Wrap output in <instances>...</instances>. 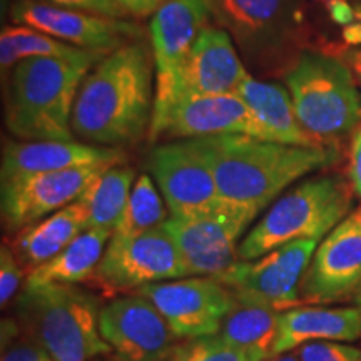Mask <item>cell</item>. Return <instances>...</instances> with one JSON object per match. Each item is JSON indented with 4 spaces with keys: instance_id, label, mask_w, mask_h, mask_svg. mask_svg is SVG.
I'll return each instance as SVG.
<instances>
[{
    "instance_id": "cell-1",
    "label": "cell",
    "mask_w": 361,
    "mask_h": 361,
    "mask_svg": "<svg viewBox=\"0 0 361 361\" xmlns=\"http://www.w3.org/2000/svg\"><path fill=\"white\" fill-rule=\"evenodd\" d=\"M154 56L142 39L116 49L80 84L72 133L94 146H130L149 134L156 102Z\"/></svg>"
},
{
    "instance_id": "cell-2",
    "label": "cell",
    "mask_w": 361,
    "mask_h": 361,
    "mask_svg": "<svg viewBox=\"0 0 361 361\" xmlns=\"http://www.w3.org/2000/svg\"><path fill=\"white\" fill-rule=\"evenodd\" d=\"M213 169L221 200L264 209L306 174L340 159L336 147H305L245 134L194 139Z\"/></svg>"
},
{
    "instance_id": "cell-3",
    "label": "cell",
    "mask_w": 361,
    "mask_h": 361,
    "mask_svg": "<svg viewBox=\"0 0 361 361\" xmlns=\"http://www.w3.org/2000/svg\"><path fill=\"white\" fill-rule=\"evenodd\" d=\"M106 52L75 57H29L12 69L6 128L19 141H74L72 111L79 87Z\"/></svg>"
},
{
    "instance_id": "cell-4",
    "label": "cell",
    "mask_w": 361,
    "mask_h": 361,
    "mask_svg": "<svg viewBox=\"0 0 361 361\" xmlns=\"http://www.w3.org/2000/svg\"><path fill=\"white\" fill-rule=\"evenodd\" d=\"M211 19L255 78H284L306 51L305 0H211Z\"/></svg>"
},
{
    "instance_id": "cell-5",
    "label": "cell",
    "mask_w": 361,
    "mask_h": 361,
    "mask_svg": "<svg viewBox=\"0 0 361 361\" xmlns=\"http://www.w3.org/2000/svg\"><path fill=\"white\" fill-rule=\"evenodd\" d=\"M17 324L57 361H90L112 353L99 328V300L74 284L24 286Z\"/></svg>"
},
{
    "instance_id": "cell-6",
    "label": "cell",
    "mask_w": 361,
    "mask_h": 361,
    "mask_svg": "<svg viewBox=\"0 0 361 361\" xmlns=\"http://www.w3.org/2000/svg\"><path fill=\"white\" fill-rule=\"evenodd\" d=\"M353 186L340 174L306 179L273 202L268 213L243 238L238 259H256L298 239H322L353 207Z\"/></svg>"
},
{
    "instance_id": "cell-7",
    "label": "cell",
    "mask_w": 361,
    "mask_h": 361,
    "mask_svg": "<svg viewBox=\"0 0 361 361\" xmlns=\"http://www.w3.org/2000/svg\"><path fill=\"white\" fill-rule=\"evenodd\" d=\"M301 128L323 146L361 126V94L350 67L335 54L305 51L284 75Z\"/></svg>"
},
{
    "instance_id": "cell-8",
    "label": "cell",
    "mask_w": 361,
    "mask_h": 361,
    "mask_svg": "<svg viewBox=\"0 0 361 361\" xmlns=\"http://www.w3.org/2000/svg\"><path fill=\"white\" fill-rule=\"evenodd\" d=\"M319 239H298L256 259L241 261L214 274L239 303L286 311L301 306L300 284Z\"/></svg>"
},
{
    "instance_id": "cell-9",
    "label": "cell",
    "mask_w": 361,
    "mask_h": 361,
    "mask_svg": "<svg viewBox=\"0 0 361 361\" xmlns=\"http://www.w3.org/2000/svg\"><path fill=\"white\" fill-rule=\"evenodd\" d=\"M258 214V209L223 201L196 216H169L162 226L179 247L189 276H214L236 263L241 238Z\"/></svg>"
},
{
    "instance_id": "cell-10",
    "label": "cell",
    "mask_w": 361,
    "mask_h": 361,
    "mask_svg": "<svg viewBox=\"0 0 361 361\" xmlns=\"http://www.w3.org/2000/svg\"><path fill=\"white\" fill-rule=\"evenodd\" d=\"M188 276L179 247L161 224L139 236H112L92 281L107 293H128Z\"/></svg>"
},
{
    "instance_id": "cell-11",
    "label": "cell",
    "mask_w": 361,
    "mask_h": 361,
    "mask_svg": "<svg viewBox=\"0 0 361 361\" xmlns=\"http://www.w3.org/2000/svg\"><path fill=\"white\" fill-rule=\"evenodd\" d=\"M250 75L231 35L218 25L207 24L194 40L169 87L156 96L152 114L184 97L236 94Z\"/></svg>"
},
{
    "instance_id": "cell-12",
    "label": "cell",
    "mask_w": 361,
    "mask_h": 361,
    "mask_svg": "<svg viewBox=\"0 0 361 361\" xmlns=\"http://www.w3.org/2000/svg\"><path fill=\"white\" fill-rule=\"evenodd\" d=\"M168 322L178 338L218 335L236 300L213 276H188L139 288Z\"/></svg>"
},
{
    "instance_id": "cell-13",
    "label": "cell",
    "mask_w": 361,
    "mask_h": 361,
    "mask_svg": "<svg viewBox=\"0 0 361 361\" xmlns=\"http://www.w3.org/2000/svg\"><path fill=\"white\" fill-rule=\"evenodd\" d=\"M361 291V206L316 247L300 284L301 305L345 301Z\"/></svg>"
},
{
    "instance_id": "cell-14",
    "label": "cell",
    "mask_w": 361,
    "mask_h": 361,
    "mask_svg": "<svg viewBox=\"0 0 361 361\" xmlns=\"http://www.w3.org/2000/svg\"><path fill=\"white\" fill-rule=\"evenodd\" d=\"M111 164L84 166L52 173L2 179L0 209L4 228L19 233L79 200L85 188Z\"/></svg>"
},
{
    "instance_id": "cell-15",
    "label": "cell",
    "mask_w": 361,
    "mask_h": 361,
    "mask_svg": "<svg viewBox=\"0 0 361 361\" xmlns=\"http://www.w3.org/2000/svg\"><path fill=\"white\" fill-rule=\"evenodd\" d=\"M226 134H245L271 141L269 134L238 94L179 99L168 109L152 114L149 141H183Z\"/></svg>"
},
{
    "instance_id": "cell-16",
    "label": "cell",
    "mask_w": 361,
    "mask_h": 361,
    "mask_svg": "<svg viewBox=\"0 0 361 361\" xmlns=\"http://www.w3.org/2000/svg\"><path fill=\"white\" fill-rule=\"evenodd\" d=\"M149 169L171 216H196L223 202L213 169L194 139L166 142L152 149Z\"/></svg>"
},
{
    "instance_id": "cell-17",
    "label": "cell",
    "mask_w": 361,
    "mask_h": 361,
    "mask_svg": "<svg viewBox=\"0 0 361 361\" xmlns=\"http://www.w3.org/2000/svg\"><path fill=\"white\" fill-rule=\"evenodd\" d=\"M11 20L74 47L106 54L142 39V29L134 22L57 7L42 0H16L11 6Z\"/></svg>"
},
{
    "instance_id": "cell-18",
    "label": "cell",
    "mask_w": 361,
    "mask_h": 361,
    "mask_svg": "<svg viewBox=\"0 0 361 361\" xmlns=\"http://www.w3.org/2000/svg\"><path fill=\"white\" fill-rule=\"evenodd\" d=\"M99 328L121 361H166L178 338L156 306L135 291L102 306Z\"/></svg>"
},
{
    "instance_id": "cell-19",
    "label": "cell",
    "mask_w": 361,
    "mask_h": 361,
    "mask_svg": "<svg viewBox=\"0 0 361 361\" xmlns=\"http://www.w3.org/2000/svg\"><path fill=\"white\" fill-rule=\"evenodd\" d=\"M211 19V0H168L149 24L156 66V96L164 92Z\"/></svg>"
},
{
    "instance_id": "cell-20",
    "label": "cell",
    "mask_w": 361,
    "mask_h": 361,
    "mask_svg": "<svg viewBox=\"0 0 361 361\" xmlns=\"http://www.w3.org/2000/svg\"><path fill=\"white\" fill-rule=\"evenodd\" d=\"M126 159L123 149L75 141H8L2 147L0 178L52 173L84 166H117Z\"/></svg>"
},
{
    "instance_id": "cell-21",
    "label": "cell",
    "mask_w": 361,
    "mask_h": 361,
    "mask_svg": "<svg viewBox=\"0 0 361 361\" xmlns=\"http://www.w3.org/2000/svg\"><path fill=\"white\" fill-rule=\"evenodd\" d=\"M361 338V308L296 306L281 311L276 356L311 341H356Z\"/></svg>"
},
{
    "instance_id": "cell-22",
    "label": "cell",
    "mask_w": 361,
    "mask_h": 361,
    "mask_svg": "<svg viewBox=\"0 0 361 361\" xmlns=\"http://www.w3.org/2000/svg\"><path fill=\"white\" fill-rule=\"evenodd\" d=\"M236 94L250 107V111L266 129L273 142L305 147H329L314 141L301 128L291 96L284 85L263 79L259 80L251 74L241 84Z\"/></svg>"
},
{
    "instance_id": "cell-23",
    "label": "cell",
    "mask_w": 361,
    "mask_h": 361,
    "mask_svg": "<svg viewBox=\"0 0 361 361\" xmlns=\"http://www.w3.org/2000/svg\"><path fill=\"white\" fill-rule=\"evenodd\" d=\"M89 229V218L79 201L62 207L61 211L27 226L12 241V251L27 273L56 258L61 251Z\"/></svg>"
},
{
    "instance_id": "cell-24",
    "label": "cell",
    "mask_w": 361,
    "mask_h": 361,
    "mask_svg": "<svg viewBox=\"0 0 361 361\" xmlns=\"http://www.w3.org/2000/svg\"><path fill=\"white\" fill-rule=\"evenodd\" d=\"M111 238L112 231L109 229H87L56 258L30 269L27 273L25 286L78 284L92 279Z\"/></svg>"
},
{
    "instance_id": "cell-25",
    "label": "cell",
    "mask_w": 361,
    "mask_h": 361,
    "mask_svg": "<svg viewBox=\"0 0 361 361\" xmlns=\"http://www.w3.org/2000/svg\"><path fill=\"white\" fill-rule=\"evenodd\" d=\"M281 311L269 306L239 303L224 318L218 335L243 350L252 361L276 356Z\"/></svg>"
},
{
    "instance_id": "cell-26",
    "label": "cell",
    "mask_w": 361,
    "mask_h": 361,
    "mask_svg": "<svg viewBox=\"0 0 361 361\" xmlns=\"http://www.w3.org/2000/svg\"><path fill=\"white\" fill-rule=\"evenodd\" d=\"M134 178L135 171L129 166H111L85 188L78 201L87 213L89 229L114 233L128 206Z\"/></svg>"
},
{
    "instance_id": "cell-27",
    "label": "cell",
    "mask_w": 361,
    "mask_h": 361,
    "mask_svg": "<svg viewBox=\"0 0 361 361\" xmlns=\"http://www.w3.org/2000/svg\"><path fill=\"white\" fill-rule=\"evenodd\" d=\"M87 49L54 39L27 25H6L0 34V66L2 72L13 69L29 57H75Z\"/></svg>"
},
{
    "instance_id": "cell-28",
    "label": "cell",
    "mask_w": 361,
    "mask_h": 361,
    "mask_svg": "<svg viewBox=\"0 0 361 361\" xmlns=\"http://www.w3.org/2000/svg\"><path fill=\"white\" fill-rule=\"evenodd\" d=\"M157 189L159 188L152 183V179L147 174H141L135 179L128 206H126L123 218L117 223L112 236H139V234L157 228L168 219L164 197Z\"/></svg>"
},
{
    "instance_id": "cell-29",
    "label": "cell",
    "mask_w": 361,
    "mask_h": 361,
    "mask_svg": "<svg viewBox=\"0 0 361 361\" xmlns=\"http://www.w3.org/2000/svg\"><path fill=\"white\" fill-rule=\"evenodd\" d=\"M166 361H252L219 335L202 336L176 346Z\"/></svg>"
},
{
    "instance_id": "cell-30",
    "label": "cell",
    "mask_w": 361,
    "mask_h": 361,
    "mask_svg": "<svg viewBox=\"0 0 361 361\" xmlns=\"http://www.w3.org/2000/svg\"><path fill=\"white\" fill-rule=\"evenodd\" d=\"M0 361H57L42 346L27 338L12 319L2 323V356Z\"/></svg>"
},
{
    "instance_id": "cell-31",
    "label": "cell",
    "mask_w": 361,
    "mask_h": 361,
    "mask_svg": "<svg viewBox=\"0 0 361 361\" xmlns=\"http://www.w3.org/2000/svg\"><path fill=\"white\" fill-rule=\"evenodd\" d=\"M293 351L300 361H361V350L341 341H311Z\"/></svg>"
},
{
    "instance_id": "cell-32",
    "label": "cell",
    "mask_w": 361,
    "mask_h": 361,
    "mask_svg": "<svg viewBox=\"0 0 361 361\" xmlns=\"http://www.w3.org/2000/svg\"><path fill=\"white\" fill-rule=\"evenodd\" d=\"M22 278H24V271L17 256L13 255L12 247L2 245L0 247V305L2 308H7L17 296Z\"/></svg>"
},
{
    "instance_id": "cell-33",
    "label": "cell",
    "mask_w": 361,
    "mask_h": 361,
    "mask_svg": "<svg viewBox=\"0 0 361 361\" xmlns=\"http://www.w3.org/2000/svg\"><path fill=\"white\" fill-rule=\"evenodd\" d=\"M57 7L72 8V11H82L97 16L112 17V19H126V13L116 6L112 0H42Z\"/></svg>"
},
{
    "instance_id": "cell-34",
    "label": "cell",
    "mask_w": 361,
    "mask_h": 361,
    "mask_svg": "<svg viewBox=\"0 0 361 361\" xmlns=\"http://www.w3.org/2000/svg\"><path fill=\"white\" fill-rule=\"evenodd\" d=\"M126 17H147L156 13L168 0H112Z\"/></svg>"
},
{
    "instance_id": "cell-35",
    "label": "cell",
    "mask_w": 361,
    "mask_h": 361,
    "mask_svg": "<svg viewBox=\"0 0 361 361\" xmlns=\"http://www.w3.org/2000/svg\"><path fill=\"white\" fill-rule=\"evenodd\" d=\"M348 179L353 186V191L361 197V126L356 129L350 147Z\"/></svg>"
},
{
    "instance_id": "cell-36",
    "label": "cell",
    "mask_w": 361,
    "mask_h": 361,
    "mask_svg": "<svg viewBox=\"0 0 361 361\" xmlns=\"http://www.w3.org/2000/svg\"><path fill=\"white\" fill-rule=\"evenodd\" d=\"M324 6H326L329 17L338 25L348 27L361 17V13L356 12V8L351 7L346 0H324Z\"/></svg>"
},
{
    "instance_id": "cell-37",
    "label": "cell",
    "mask_w": 361,
    "mask_h": 361,
    "mask_svg": "<svg viewBox=\"0 0 361 361\" xmlns=\"http://www.w3.org/2000/svg\"><path fill=\"white\" fill-rule=\"evenodd\" d=\"M329 54H335L336 57H340L341 61L350 67V71L353 72L356 82L361 85V45L360 47H345L340 49L338 52Z\"/></svg>"
},
{
    "instance_id": "cell-38",
    "label": "cell",
    "mask_w": 361,
    "mask_h": 361,
    "mask_svg": "<svg viewBox=\"0 0 361 361\" xmlns=\"http://www.w3.org/2000/svg\"><path fill=\"white\" fill-rule=\"evenodd\" d=\"M343 39L348 47H360L361 45V17L353 24L343 29Z\"/></svg>"
},
{
    "instance_id": "cell-39",
    "label": "cell",
    "mask_w": 361,
    "mask_h": 361,
    "mask_svg": "<svg viewBox=\"0 0 361 361\" xmlns=\"http://www.w3.org/2000/svg\"><path fill=\"white\" fill-rule=\"evenodd\" d=\"M266 361H300V358H298V355L295 353V351H286V353L273 356V358H269Z\"/></svg>"
},
{
    "instance_id": "cell-40",
    "label": "cell",
    "mask_w": 361,
    "mask_h": 361,
    "mask_svg": "<svg viewBox=\"0 0 361 361\" xmlns=\"http://www.w3.org/2000/svg\"><path fill=\"white\" fill-rule=\"evenodd\" d=\"M356 303H358V306L361 308V291L356 295Z\"/></svg>"
},
{
    "instance_id": "cell-41",
    "label": "cell",
    "mask_w": 361,
    "mask_h": 361,
    "mask_svg": "<svg viewBox=\"0 0 361 361\" xmlns=\"http://www.w3.org/2000/svg\"><path fill=\"white\" fill-rule=\"evenodd\" d=\"M6 2H7V0H2V8H4V11H6Z\"/></svg>"
}]
</instances>
